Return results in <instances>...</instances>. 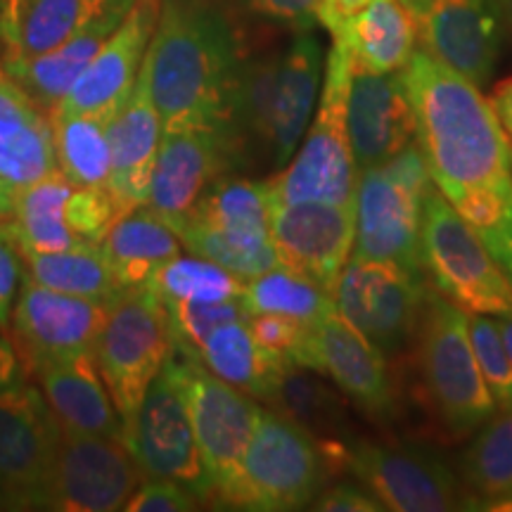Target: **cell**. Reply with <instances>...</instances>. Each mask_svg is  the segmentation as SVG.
Wrapping results in <instances>:
<instances>
[{"label": "cell", "instance_id": "1", "mask_svg": "<svg viewBox=\"0 0 512 512\" xmlns=\"http://www.w3.org/2000/svg\"><path fill=\"white\" fill-rule=\"evenodd\" d=\"M401 72L432 183L512 285V143L494 105L422 48Z\"/></svg>", "mask_w": 512, "mask_h": 512}, {"label": "cell", "instance_id": "2", "mask_svg": "<svg viewBox=\"0 0 512 512\" xmlns=\"http://www.w3.org/2000/svg\"><path fill=\"white\" fill-rule=\"evenodd\" d=\"M245 57L238 24L219 0H162L147 72L164 133L228 128L235 136L233 102Z\"/></svg>", "mask_w": 512, "mask_h": 512}, {"label": "cell", "instance_id": "3", "mask_svg": "<svg viewBox=\"0 0 512 512\" xmlns=\"http://www.w3.org/2000/svg\"><path fill=\"white\" fill-rule=\"evenodd\" d=\"M354 62L349 50L332 43L325 57L316 117L290 162L268 181L271 200L356 204L358 171L347 128V102Z\"/></svg>", "mask_w": 512, "mask_h": 512}, {"label": "cell", "instance_id": "4", "mask_svg": "<svg viewBox=\"0 0 512 512\" xmlns=\"http://www.w3.org/2000/svg\"><path fill=\"white\" fill-rule=\"evenodd\" d=\"M418 368L427 403L453 439L477 432L498 411L467 330V313L427 290L418 320Z\"/></svg>", "mask_w": 512, "mask_h": 512}, {"label": "cell", "instance_id": "5", "mask_svg": "<svg viewBox=\"0 0 512 512\" xmlns=\"http://www.w3.org/2000/svg\"><path fill=\"white\" fill-rule=\"evenodd\" d=\"M432 176L418 140L380 166L363 169L356 192L354 254L425 275L422 204Z\"/></svg>", "mask_w": 512, "mask_h": 512}, {"label": "cell", "instance_id": "6", "mask_svg": "<svg viewBox=\"0 0 512 512\" xmlns=\"http://www.w3.org/2000/svg\"><path fill=\"white\" fill-rule=\"evenodd\" d=\"M176 354L169 313L155 287H124L107 304L95 361L124 427L164 363Z\"/></svg>", "mask_w": 512, "mask_h": 512}, {"label": "cell", "instance_id": "7", "mask_svg": "<svg viewBox=\"0 0 512 512\" xmlns=\"http://www.w3.org/2000/svg\"><path fill=\"white\" fill-rule=\"evenodd\" d=\"M330 475L332 467L320 446L297 422L278 411H261L226 508L259 512L309 508L328 486Z\"/></svg>", "mask_w": 512, "mask_h": 512}, {"label": "cell", "instance_id": "8", "mask_svg": "<svg viewBox=\"0 0 512 512\" xmlns=\"http://www.w3.org/2000/svg\"><path fill=\"white\" fill-rule=\"evenodd\" d=\"M124 444L145 477L183 484L202 503H214L185 384V356L176 351L140 401L136 415L124 427Z\"/></svg>", "mask_w": 512, "mask_h": 512}, {"label": "cell", "instance_id": "9", "mask_svg": "<svg viewBox=\"0 0 512 512\" xmlns=\"http://www.w3.org/2000/svg\"><path fill=\"white\" fill-rule=\"evenodd\" d=\"M422 268L441 297L470 313L508 316L512 285L494 256L432 185L422 204Z\"/></svg>", "mask_w": 512, "mask_h": 512}, {"label": "cell", "instance_id": "10", "mask_svg": "<svg viewBox=\"0 0 512 512\" xmlns=\"http://www.w3.org/2000/svg\"><path fill=\"white\" fill-rule=\"evenodd\" d=\"M62 425L34 384L0 394V510H53Z\"/></svg>", "mask_w": 512, "mask_h": 512}, {"label": "cell", "instance_id": "11", "mask_svg": "<svg viewBox=\"0 0 512 512\" xmlns=\"http://www.w3.org/2000/svg\"><path fill=\"white\" fill-rule=\"evenodd\" d=\"M427 287L422 275L351 254L335 290V309L384 358L401 354L415 330Z\"/></svg>", "mask_w": 512, "mask_h": 512}, {"label": "cell", "instance_id": "12", "mask_svg": "<svg viewBox=\"0 0 512 512\" xmlns=\"http://www.w3.org/2000/svg\"><path fill=\"white\" fill-rule=\"evenodd\" d=\"M121 219L110 188H83L60 171L15 192L12 226L19 249L62 252L100 245Z\"/></svg>", "mask_w": 512, "mask_h": 512}, {"label": "cell", "instance_id": "13", "mask_svg": "<svg viewBox=\"0 0 512 512\" xmlns=\"http://www.w3.org/2000/svg\"><path fill=\"white\" fill-rule=\"evenodd\" d=\"M185 384L197 446L214 489V503L226 508L264 408H259L254 396L209 373L195 358H185Z\"/></svg>", "mask_w": 512, "mask_h": 512}, {"label": "cell", "instance_id": "14", "mask_svg": "<svg viewBox=\"0 0 512 512\" xmlns=\"http://www.w3.org/2000/svg\"><path fill=\"white\" fill-rule=\"evenodd\" d=\"M107 304L50 290L22 275L10 316V337L29 375L76 356L95 354Z\"/></svg>", "mask_w": 512, "mask_h": 512}, {"label": "cell", "instance_id": "15", "mask_svg": "<svg viewBox=\"0 0 512 512\" xmlns=\"http://www.w3.org/2000/svg\"><path fill=\"white\" fill-rule=\"evenodd\" d=\"M347 467L384 510H465L467 496L460 489L456 472L437 453L422 446L358 439Z\"/></svg>", "mask_w": 512, "mask_h": 512}, {"label": "cell", "instance_id": "16", "mask_svg": "<svg viewBox=\"0 0 512 512\" xmlns=\"http://www.w3.org/2000/svg\"><path fill=\"white\" fill-rule=\"evenodd\" d=\"M245 164V152L228 128L164 133L145 207L176 230L211 183Z\"/></svg>", "mask_w": 512, "mask_h": 512}, {"label": "cell", "instance_id": "17", "mask_svg": "<svg viewBox=\"0 0 512 512\" xmlns=\"http://www.w3.org/2000/svg\"><path fill=\"white\" fill-rule=\"evenodd\" d=\"M271 240L280 264L335 299L356 240V204L271 200Z\"/></svg>", "mask_w": 512, "mask_h": 512}, {"label": "cell", "instance_id": "18", "mask_svg": "<svg viewBox=\"0 0 512 512\" xmlns=\"http://www.w3.org/2000/svg\"><path fill=\"white\" fill-rule=\"evenodd\" d=\"M143 479V470L121 439L62 427L53 482V510H124Z\"/></svg>", "mask_w": 512, "mask_h": 512}, {"label": "cell", "instance_id": "19", "mask_svg": "<svg viewBox=\"0 0 512 512\" xmlns=\"http://www.w3.org/2000/svg\"><path fill=\"white\" fill-rule=\"evenodd\" d=\"M418 24V43L434 60L484 88L503 50L505 19L498 0H430Z\"/></svg>", "mask_w": 512, "mask_h": 512}, {"label": "cell", "instance_id": "20", "mask_svg": "<svg viewBox=\"0 0 512 512\" xmlns=\"http://www.w3.org/2000/svg\"><path fill=\"white\" fill-rule=\"evenodd\" d=\"M313 370L328 375L370 420L396 418L399 408L387 361L337 309L313 325Z\"/></svg>", "mask_w": 512, "mask_h": 512}, {"label": "cell", "instance_id": "21", "mask_svg": "<svg viewBox=\"0 0 512 512\" xmlns=\"http://www.w3.org/2000/svg\"><path fill=\"white\" fill-rule=\"evenodd\" d=\"M347 128L358 171L389 162L418 140V124L403 72L351 76Z\"/></svg>", "mask_w": 512, "mask_h": 512}, {"label": "cell", "instance_id": "22", "mask_svg": "<svg viewBox=\"0 0 512 512\" xmlns=\"http://www.w3.org/2000/svg\"><path fill=\"white\" fill-rule=\"evenodd\" d=\"M159 3L162 0H136L119 29L107 38L100 53L93 57L72 91L64 95L55 112H114L136 83L143 67L152 34H155ZM53 112V114H55Z\"/></svg>", "mask_w": 512, "mask_h": 512}, {"label": "cell", "instance_id": "23", "mask_svg": "<svg viewBox=\"0 0 512 512\" xmlns=\"http://www.w3.org/2000/svg\"><path fill=\"white\" fill-rule=\"evenodd\" d=\"M162 136L164 128L150 95V72H147L145 57L131 93L117 107L110 126H107V138H110L107 188H110L121 216L145 207Z\"/></svg>", "mask_w": 512, "mask_h": 512}, {"label": "cell", "instance_id": "24", "mask_svg": "<svg viewBox=\"0 0 512 512\" xmlns=\"http://www.w3.org/2000/svg\"><path fill=\"white\" fill-rule=\"evenodd\" d=\"M133 3L136 0H107L86 27L57 48L29 60H3L5 72L43 112L53 114L64 95L72 91L76 79L86 72L93 57L105 46L107 38L119 29Z\"/></svg>", "mask_w": 512, "mask_h": 512}, {"label": "cell", "instance_id": "25", "mask_svg": "<svg viewBox=\"0 0 512 512\" xmlns=\"http://www.w3.org/2000/svg\"><path fill=\"white\" fill-rule=\"evenodd\" d=\"M347 401L342 389L323 380L318 370L287 366L268 406L297 422L320 446L332 472H337L349 465V453L358 441Z\"/></svg>", "mask_w": 512, "mask_h": 512}, {"label": "cell", "instance_id": "26", "mask_svg": "<svg viewBox=\"0 0 512 512\" xmlns=\"http://www.w3.org/2000/svg\"><path fill=\"white\" fill-rule=\"evenodd\" d=\"M325 74V53L311 27L299 31L280 55L271 114V164L283 169L290 162L309 128L320 83Z\"/></svg>", "mask_w": 512, "mask_h": 512}, {"label": "cell", "instance_id": "27", "mask_svg": "<svg viewBox=\"0 0 512 512\" xmlns=\"http://www.w3.org/2000/svg\"><path fill=\"white\" fill-rule=\"evenodd\" d=\"M34 377L62 427L124 441V420L107 392L95 354L55 363L38 370Z\"/></svg>", "mask_w": 512, "mask_h": 512}, {"label": "cell", "instance_id": "28", "mask_svg": "<svg viewBox=\"0 0 512 512\" xmlns=\"http://www.w3.org/2000/svg\"><path fill=\"white\" fill-rule=\"evenodd\" d=\"M349 50L356 72H401L418 50V24L399 0H370L351 22L330 34Z\"/></svg>", "mask_w": 512, "mask_h": 512}, {"label": "cell", "instance_id": "29", "mask_svg": "<svg viewBox=\"0 0 512 512\" xmlns=\"http://www.w3.org/2000/svg\"><path fill=\"white\" fill-rule=\"evenodd\" d=\"M181 247L176 230L147 207L121 216L100 242L121 287L147 285L159 268L181 254Z\"/></svg>", "mask_w": 512, "mask_h": 512}, {"label": "cell", "instance_id": "30", "mask_svg": "<svg viewBox=\"0 0 512 512\" xmlns=\"http://www.w3.org/2000/svg\"><path fill=\"white\" fill-rule=\"evenodd\" d=\"M247 320H233L211 332L200 347L197 361L223 382L271 403L287 366L259 347Z\"/></svg>", "mask_w": 512, "mask_h": 512}, {"label": "cell", "instance_id": "31", "mask_svg": "<svg viewBox=\"0 0 512 512\" xmlns=\"http://www.w3.org/2000/svg\"><path fill=\"white\" fill-rule=\"evenodd\" d=\"M114 112L50 114L55 133L57 169L74 185L107 188V181H110L107 126H110Z\"/></svg>", "mask_w": 512, "mask_h": 512}, {"label": "cell", "instance_id": "32", "mask_svg": "<svg viewBox=\"0 0 512 512\" xmlns=\"http://www.w3.org/2000/svg\"><path fill=\"white\" fill-rule=\"evenodd\" d=\"M22 252L24 275L50 290L74 297L110 302L124 287L117 283L100 245L62 249V252Z\"/></svg>", "mask_w": 512, "mask_h": 512}, {"label": "cell", "instance_id": "33", "mask_svg": "<svg viewBox=\"0 0 512 512\" xmlns=\"http://www.w3.org/2000/svg\"><path fill=\"white\" fill-rule=\"evenodd\" d=\"M107 0H17L15 34L3 60H29L86 27Z\"/></svg>", "mask_w": 512, "mask_h": 512}, {"label": "cell", "instance_id": "34", "mask_svg": "<svg viewBox=\"0 0 512 512\" xmlns=\"http://www.w3.org/2000/svg\"><path fill=\"white\" fill-rule=\"evenodd\" d=\"M185 221L233 230V233H271V192L266 183L221 176L207 188Z\"/></svg>", "mask_w": 512, "mask_h": 512}, {"label": "cell", "instance_id": "35", "mask_svg": "<svg viewBox=\"0 0 512 512\" xmlns=\"http://www.w3.org/2000/svg\"><path fill=\"white\" fill-rule=\"evenodd\" d=\"M242 302L249 316L275 313V316L294 318L306 325H316L320 318L335 311V299L323 287L283 264L247 280Z\"/></svg>", "mask_w": 512, "mask_h": 512}, {"label": "cell", "instance_id": "36", "mask_svg": "<svg viewBox=\"0 0 512 512\" xmlns=\"http://www.w3.org/2000/svg\"><path fill=\"white\" fill-rule=\"evenodd\" d=\"M176 233L190 254L228 268L245 283L280 264L271 233H233L195 221H183Z\"/></svg>", "mask_w": 512, "mask_h": 512}, {"label": "cell", "instance_id": "37", "mask_svg": "<svg viewBox=\"0 0 512 512\" xmlns=\"http://www.w3.org/2000/svg\"><path fill=\"white\" fill-rule=\"evenodd\" d=\"M460 477L475 496L512 489V408L496 411L479 427L460 458Z\"/></svg>", "mask_w": 512, "mask_h": 512}, {"label": "cell", "instance_id": "38", "mask_svg": "<svg viewBox=\"0 0 512 512\" xmlns=\"http://www.w3.org/2000/svg\"><path fill=\"white\" fill-rule=\"evenodd\" d=\"M55 171L60 169L48 112H38L0 133V181L10 183L12 188H24Z\"/></svg>", "mask_w": 512, "mask_h": 512}, {"label": "cell", "instance_id": "39", "mask_svg": "<svg viewBox=\"0 0 512 512\" xmlns=\"http://www.w3.org/2000/svg\"><path fill=\"white\" fill-rule=\"evenodd\" d=\"M147 285L155 287L162 302H226L245 292V280L197 254H178Z\"/></svg>", "mask_w": 512, "mask_h": 512}, {"label": "cell", "instance_id": "40", "mask_svg": "<svg viewBox=\"0 0 512 512\" xmlns=\"http://www.w3.org/2000/svg\"><path fill=\"white\" fill-rule=\"evenodd\" d=\"M169 313L171 332L176 339V351L185 358H195L211 332L233 320L249 318L245 302L226 299V302H164Z\"/></svg>", "mask_w": 512, "mask_h": 512}, {"label": "cell", "instance_id": "41", "mask_svg": "<svg viewBox=\"0 0 512 512\" xmlns=\"http://www.w3.org/2000/svg\"><path fill=\"white\" fill-rule=\"evenodd\" d=\"M467 330H470V342L479 370L489 384L491 396L496 399L498 411L512 408V358L503 342L498 320L482 316V313H470Z\"/></svg>", "mask_w": 512, "mask_h": 512}, {"label": "cell", "instance_id": "42", "mask_svg": "<svg viewBox=\"0 0 512 512\" xmlns=\"http://www.w3.org/2000/svg\"><path fill=\"white\" fill-rule=\"evenodd\" d=\"M247 323L259 347L280 363L313 368V325L275 313H254Z\"/></svg>", "mask_w": 512, "mask_h": 512}, {"label": "cell", "instance_id": "43", "mask_svg": "<svg viewBox=\"0 0 512 512\" xmlns=\"http://www.w3.org/2000/svg\"><path fill=\"white\" fill-rule=\"evenodd\" d=\"M202 501L185 489L183 484L171 482V479L145 477L136 494L128 498V512H188L200 510Z\"/></svg>", "mask_w": 512, "mask_h": 512}, {"label": "cell", "instance_id": "44", "mask_svg": "<svg viewBox=\"0 0 512 512\" xmlns=\"http://www.w3.org/2000/svg\"><path fill=\"white\" fill-rule=\"evenodd\" d=\"M24 264L12 221H0V330L10 328L19 285H22Z\"/></svg>", "mask_w": 512, "mask_h": 512}, {"label": "cell", "instance_id": "45", "mask_svg": "<svg viewBox=\"0 0 512 512\" xmlns=\"http://www.w3.org/2000/svg\"><path fill=\"white\" fill-rule=\"evenodd\" d=\"M311 510L325 512H380L382 503L370 494L366 486L358 484H332L325 486L309 505Z\"/></svg>", "mask_w": 512, "mask_h": 512}, {"label": "cell", "instance_id": "46", "mask_svg": "<svg viewBox=\"0 0 512 512\" xmlns=\"http://www.w3.org/2000/svg\"><path fill=\"white\" fill-rule=\"evenodd\" d=\"M38 112H43L41 107H38L36 102L10 79V76H3V79H0V133L22 124V121H27Z\"/></svg>", "mask_w": 512, "mask_h": 512}, {"label": "cell", "instance_id": "47", "mask_svg": "<svg viewBox=\"0 0 512 512\" xmlns=\"http://www.w3.org/2000/svg\"><path fill=\"white\" fill-rule=\"evenodd\" d=\"M249 3L264 15L297 24L299 29L311 27L316 22L318 0H249Z\"/></svg>", "mask_w": 512, "mask_h": 512}, {"label": "cell", "instance_id": "48", "mask_svg": "<svg viewBox=\"0 0 512 512\" xmlns=\"http://www.w3.org/2000/svg\"><path fill=\"white\" fill-rule=\"evenodd\" d=\"M29 380L31 375L22 356H19L15 342H12L8 330H0V394L24 387Z\"/></svg>", "mask_w": 512, "mask_h": 512}, {"label": "cell", "instance_id": "49", "mask_svg": "<svg viewBox=\"0 0 512 512\" xmlns=\"http://www.w3.org/2000/svg\"><path fill=\"white\" fill-rule=\"evenodd\" d=\"M370 0H318L316 8V22L328 34H335L344 24L351 22L358 12H361Z\"/></svg>", "mask_w": 512, "mask_h": 512}, {"label": "cell", "instance_id": "50", "mask_svg": "<svg viewBox=\"0 0 512 512\" xmlns=\"http://www.w3.org/2000/svg\"><path fill=\"white\" fill-rule=\"evenodd\" d=\"M491 105L498 114V121H501L503 131L508 133V140L512 143V76L503 79L491 93Z\"/></svg>", "mask_w": 512, "mask_h": 512}, {"label": "cell", "instance_id": "51", "mask_svg": "<svg viewBox=\"0 0 512 512\" xmlns=\"http://www.w3.org/2000/svg\"><path fill=\"white\" fill-rule=\"evenodd\" d=\"M465 510L486 512H512V489L496 496H467Z\"/></svg>", "mask_w": 512, "mask_h": 512}, {"label": "cell", "instance_id": "52", "mask_svg": "<svg viewBox=\"0 0 512 512\" xmlns=\"http://www.w3.org/2000/svg\"><path fill=\"white\" fill-rule=\"evenodd\" d=\"M15 10L17 0H0V46L8 53L12 46V34H15Z\"/></svg>", "mask_w": 512, "mask_h": 512}, {"label": "cell", "instance_id": "53", "mask_svg": "<svg viewBox=\"0 0 512 512\" xmlns=\"http://www.w3.org/2000/svg\"><path fill=\"white\" fill-rule=\"evenodd\" d=\"M15 192L10 183L0 181V221H8L15 214Z\"/></svg>", "mask_w": 512, "mask_h": 512}, {"label": "cell", "instance_id": "54", "mask_svg": "<svg viewBox=\"0 0 512 512\" xmlns=\"http://www.w3.org/2000/svg\"><path fill=\"white\" fill-rule=\"evenodd\" d=\"M498 328H501L503 342H505V347H508V354H510V358H512V313H508V316L498 318Z\"/></svg>", "mask_w": 512, "mask_h": 512}, {"label": "cell", "instance_id": "55", "mask_svg": "<svg viewBox=\"0 0 512 512\" xmlns=\"http://www.w3.org/2000/svg\"><path fill=\"white\" fill-rule=\"evenodd\" d=\"M399 3L403 5V8H406L408 12H411V15L418 19L420 15H422V10L427 8V3H430V0H399Z\"/></svg>", "mask_w": 512, "mask_h": 512}, {"label": "cell", "instance_id": "56", "mask_svg": "<svg viewBox=\"0 0 512 512\" xmlns=\"http://www.w3.org/2000/svg\"><path fill=\"white\" fill-rule=\"evenodd\" d=\"M503 10V19H505V27L512 31V0H498Z\"/></svg>", "mask_w": 512, "mask_h": 512}]
</instances>
